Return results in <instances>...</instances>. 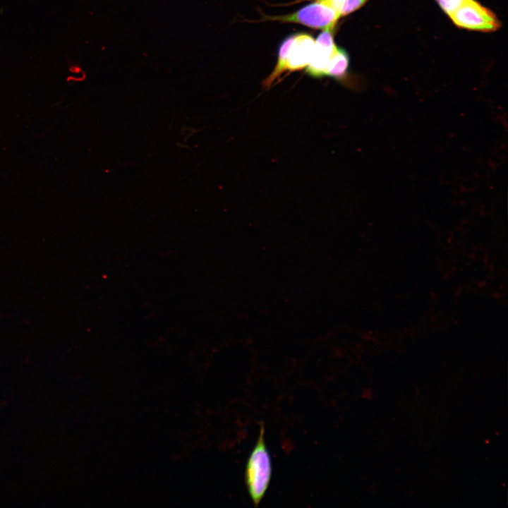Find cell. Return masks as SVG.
<instances>
[{
    "instance_id": "cell-10",
    "label": "cell",
    "mask_w": 508,
    "mask_h": 508,
    "mask_svg": "<svg viewBox=\"0 0 508 508\" xmlns=\"http://www.w3.org/2000/svg\"><path fill=\"white\" fill-rule=\"evenodd\" d=\"M314 1H334V0H314Z\"/></svg>"
},
{
    "instance_id": "cell-8",
    "label": "cell",
    "mask_w": 508,
    "mask_h": 508,
    "mask_svg": "<svg viewBox=\"0 0 508 508\" xmlns=\"http://www.w3.org/2000/svg\"><path fill=\"white\" fill-rule=\"evenodd\" d=\"M368 0H334L326 1L339 13L340 17L353 13L364 5Z\"/></svg>"
},
{
    "instance_id": "cell-7",
    "label": "cell",
    "mask_w": 508,
    "mask_h": 508,
    "mask_svg": "<svg viewBox=\"0 0 508 508\" xmlns=\"http://www.w3.org/2000/svg\"><path fill=\"white\" fill-rule=\"evenodd\" d=\"M294 35L286 38L281 44L278 54L277 64L272 72L267 77L263 82L265 87L269 88L278 80L286 72V64L289 49L293 42Z\"/></svg>"
},
{
    "instance_id": "cell-4",
    "label": "cell",
    "mask_w": 508,
    "mask_h": 508,
    "mask_svg": "<svg viewBox=\"0 0 508 508\" xmlns=\"http://www.w3.org/2000/svg\"><path fill=\"white\" fill-rule=\"evenodd\" d=\"M332 30H324L315 41L313 53L306 67V72L312 77L324 76L327 63L337 47L333 40Z\"/></svg>"
},
{
    "instance_id": "cell-1",
    "label": "cell",
    "mask_w": 508,
    "mask_h": 508,
    "mask_svg": "<svg viewBox=\"0 0 508 508\" xmlns=\"http://www.w3.org/2000/svg\"><path fill=\"white\" fill-rule=\"evenodd\" d=\"M272 473L271 457L265 440V425L260 424L255 445L248 459L245 483L249 496L258 507L270 486Z\"/></svg>"
},
{
    "instance_id": "cell-9",
    "label": "cell",
    "mask_w": 508,
    "mask_h": 508,
    "mask_svg": "<svg viewBox=\"0 0 508 508\" xmlns=\"http://www.w3.org/2000/svg\"><path fill=\"white\" fill-rule=\"evenodd\" d=\"M441 9L449 17L466 0H435Z\"/></svg>"
},
{
    "instance_id": "cell-5",
    "label": "cell",
    "mask_w": 508,
    "mask_h": 508,
    "mask_svg": "<svg viewBox=\"0 0 508 508\" xmlns=\"http://www.w3.org/2000/svg\"><path fill=\"white\" fill-rule=\"evenodd\" d=\"M315 40L309 35H295L289 49L286 72H292L306 68L313 53Z\"/></svg>"
},
{
    "instance_id": "cell-3",
    "label": "cell",
    "mask_w": 508,
    "mask_h": 508,
    "mask_svg": "<svg viewBox=\"0 0 508 508\" xmlns=\"http://www.w3.org/2000/svg\"><path fill=\"white\" fill-rule=\"evenodd\" d=\"M459 28L482 32H493L501 27L496 15L476 0H466L451 16Z\"/></svg>"
},
{
    "instance_id": "cell-6",
    "label": "cell",
    "mask_w": 508,
    "mask_h": 508,
    "mask_svg": "<svg viewBox=\"0 0 508 508\" xmlns=\"http://www.w3.org/2000/svg\"><path fill=\"white\" fill-rule=\"evenodd\" d=\"M349 64L346 52L336 47L324 72V76H331L337 79H342L346 73Z\"/></svg>"
},
{
    "instance_id": "cell-2",
    "label": "cell",
    "mask_w": 508,
    "mask_h": 508,
    "mask_svg": "<svg viewBox=\"0 0 508 508\" xmlns=\"http://www.w3.org/2000/svg\"><path fill=\"white\" fill-rule=\"evenodd\" d=\"M340 16L326 1H315L294 13L282 16H263V20L294 23L314 29L334 28Z\"/></svg>"
}]
</instances>
